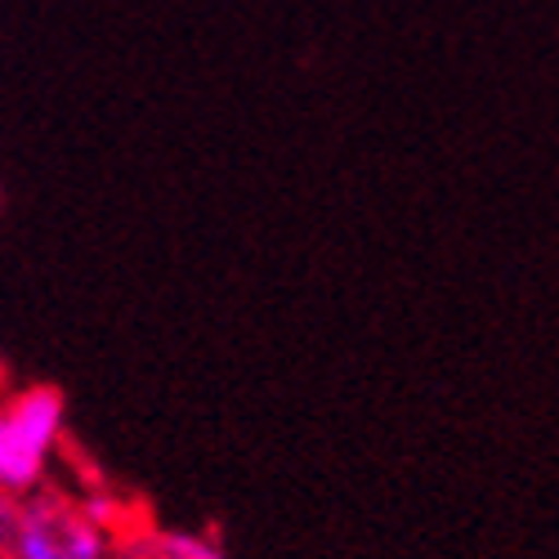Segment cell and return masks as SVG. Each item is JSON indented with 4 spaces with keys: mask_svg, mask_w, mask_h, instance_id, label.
Listing matches in <instances>:
<instances>
[{
    "mask_svg": "<svg viewBox=\"0 0 559 559\" xmlns=\"http://www.w3.org/2000/svg\"><path fill=\"white\" fill-rule=\"evenodd\" d=\"M5 421L19 430V439H23L32 452L45 456V448L55 443V435H59V426H63V399H59L55 390H32V394H23V399L14 403V412L5 416Z\"/></svg>",
    "mask_w": 559,
    "mask_h": 559,
    "instance_id": "cell-1",
    "label": "cell"
},
{
    "mask_svg": "<svg viewBox=\"0 0 559 559\" xmlns=\"http://www.w3.org/2000/svg\"><path fill=\"white\" fill-rule=\"evenodd\" d=\"M40 471V452H32L19 430L10 421H0V479H10V484H32Z\"/></svg>",
    "mask_w": 559,
    "mask_h": 559,
    "instance_id": "cell-2",
    "label": "cell"
},
{
    "mask_svg": "<svg viewBox=\"0 0 559 559\" xmlns=\"http://www.w3.org/2000/svg\"><path fill=\"white\" fill-rule=\"evenodd\" d=\"M59 550H63L68 559H99V555H104V546H99V533H95V528H85V524H72V528L63 533Z\"/></svg>",
    "mask_w": 559,
    "mask_h": 559,
    "instance_id": "cell-3",
    "label": "cell"
},
{
    "mask_svg": "<svg viewBox=\"0 0 559 559\" xmlns=\"http://www.w3.org/2000/svg\"><path fill=\"white\" fill-rule=\"evenodd\" d=\"M166 555H170V559H224L211 542H202V537H183V533H170V537H166Z\"/></svg>",
    "mask_w": 559,
    "mask_h": 559,
    "instance_id": "cell-4",
    "label": "cell"
},
{
    "mask_svg": "<svg viewBox=\"0 0 559 559\" xmlns=\"http://www.w3.org/2000/svg\"><path fill=\"white\" fill-rule=\"evenodd\" d=\"M23 559H68L55 537H45L40 528H23Z\"/></svg>",
    "mask_w": 559,
    "mask_h": 559,
    "instance_id": "cell-5",
    "label": "cell"
}]
</instances>
